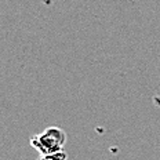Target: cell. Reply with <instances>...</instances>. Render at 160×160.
Here are the masks:
<instances>
[{
  "instance_id": "obj_2",
  "label": "cell",
  "mask_w": 160,
  "mask_h": 160,
  "mask_svg": "<svg viewBox=\"0 0 160 160\" xmlns=\"http://www.w3.org/2000/svg\"><path fill=\"white\" fill-rule=\"evenodd\" d=\"M38 160H68V155L66 152H58L54 155H46V156H39Z\"/></svg>"
},
{
  "instance_id": "obj_1",
  "label": "cell",
  "mask_w": 160,
  "mask_h": 160,
  "mask_svg": "<svg viewBox=\"0 0 160 160\" xmlns=\"http://www.w3.org/2000/svg\"><path fill=\"white\" fill-rule=\"evenodd\" d=\"M66 144V132L59 127H48L43 132L33 135L31 138V145L40 153V156L54 155L64 151Z\"/></svg>"
}]
</instances>
